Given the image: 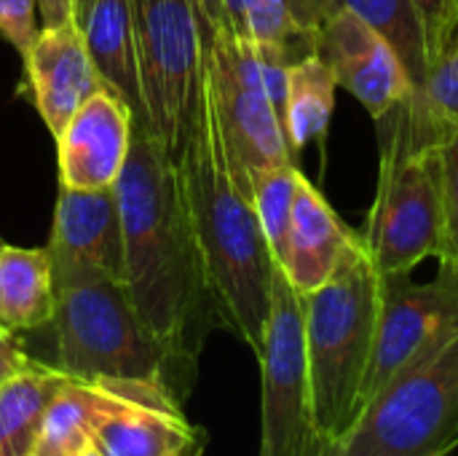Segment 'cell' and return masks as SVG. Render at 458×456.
<instances>
[{
    "label": "cell",
    "mask_w": 458,
    "mask_h": 456,
    "mask_svg": "<svg viewBox=\"0 0 458 456\" xmlns=\"http://www.w3.org/2000/svg\"><path fill=\"white\" fill-rule=\"evenodd\" d=\"M54 266L48 247L0 245V328L38 331L54 320Z\"/></svg>",
    "instance_id": "e0dca14e"
},
{
    "label": "cell",
    "mask_w": 458,
    "mask_h": 456,
    "mask_svg": "<svg viewBox=\"0 0 458 456\" xmlns=\"http://www.w3.org/2000/svg\"><path fill=\"white\" fill-rule=\"evenodd\" d=\"M91 443L105 456H185L201 446L180 409L140 406L107 417Z\"/></svg>",
    "instance_id": "ac0fdd59"
},
{
    "label": "cell",
    "mask_w": 458,
    "mask_h": 456,
    "mask_svg": "<svg viewBox=\"0 0 458 456\" xmlns=\"http://www.w3.org/2000/svg\"><path fill=\"white\" fill-rule=\"evenodd\" d=\"M381 169L376 199L360 234L381 277L411 274L427 258L445 255L440 140L445 129L419 94L376 121Z\"/></svg>",
    "instance_id": "3957f363"
},
{
    "label": "cell",
    "mask_w": 458,
    "mask_h": 456,
    "mask_svg": "<svg viewBox=\"0 0 458 456\" xmlns=\"http://www.w3.org/2000/svg\"><path fill=\"white\" fill-rule=\"evenodd\" d=\"M314 48L333 70L338 89H346L373 121L416 94V83L397 51L346 8H333L317 32Z\"/></svg>",
    "instance_id": "8fae6325"
},
{
    "label": "cell",
    "mask_w": 458,
    "mask_h": 456,
    "mask_svg": "<svg viewBox=\"0 0 458 456\" xmlns=\"http://www.w3.org/2000/svg\"><path fill=\"white\" fill-rule=\"evenodd\" d=\"M75 456H105V454H102L94 443H89V446H83V449H81Z\"/></svg>",
    "instance_id": "f546056e"
},
{
    "label": "cell",
    "mask_w": 458,
    "mask_h": 456,
    "mask_svg": "<svg viewBox=\"0 0 458 456\" xmlns=\"http://www.w3.org/2000/svg\"><path fill=\"white\" fill-rule=\"evenodd\" d=\"M427 113L448 132L458 126V35L432 59L427 81L416 89Z\"/></svg>",
    "instance_id": "603a6c76"
},
{
    "label": "cell",
    "mask_w": 458,
    "mask_h": 456,
    "mask_svg": "<svg viewBox=\"0 0 458 456\" xmlns=\"http://www.w3.org/2000/svg\"><path fill=\"white\" fill-rule=\"evenodd\" d=\"M207 97L220 126L233 180L252 199L255 175L295 164L282 116L260 89H252L233 73L212 38H207Z\"/></svg>",
    "instance_id": "30bf717a"
},
{
    "label": "cell",
    "mask_w": 458,
    "mask_h": 456,
    "mask_svg": "<svg viewBox=\"0 0 458 456\" xmlns=\"http://www.w3.org/2000/svg\"><path fill=\"white\" fill-rule=\"evenodd\" d=\"M145 126L169 156L185 151L207 97V22L196 0H131Z\"/></svg>",
    "instance_id": "8992f818"
},
{
    "label": "cell",
    "mask_w": 458,
    "mask_h": 456,
    "mask_svg": "<svg viewBox=\"0 0 458 456\" xmlns=\"http://www.w3.org/2000/svg\"><path fill=\"white\" fill-rule=\"evenodd\" d=\"M335 94L338 81L317 51H309L290 65L282 124L293 156L311 142L325 151L327 129L335 113Z\"/></svg>",
    "instance_id": "ffe728a7"
},
{
    "label": "cell",
    "mask_w": 458,
    "mask_h": 456,
    "mask_svg": "<svg viewBox=\"0 0 458 456\" xmlns=\"http://www.w3.org/2000/svg\"><path fill=\"white\" fill-rule=\"evenodd\" d=\"M301 177L303 172L295 164L274 167L252 177V207L258 212L274 261L282 258L287 245V231H290V218H293Z\"/></svg>",
    "instance_id": "7402d4cb"
},
{
    "label": "cell",
    "mask_w": 458,
    "mask_h": 456,
    "mask_svg": "<svg viewBox=\"0 0 458 456\" xmlns=\"http://www.w3.org/2000/svg\"><path fill=\"white\" fill-rule=\"evenodd\" d=\"M51 266L56 368L70 379L156 382L172 390L166 355L140 323L126 285L89 266Z\"/></svg>",
    "instance_id": "5b68a950"
},
{
    "label": "cell",
    "mask_w": 458,
    "mask_h": 456,
    "mask_svg": "<svg viewBox=\"0 0 458 456\" xmlns=\"http://www.w3.org/2000/svg\"><path fill=\"white\" fill-rule=\"evenodd\" d=\"M32 366V360L24 355V349L11 339V333L0 331V384H5L8 379H13L16 374L27 371Z\"/></svg>",
    "instance_id": "4316f807"
},
{
    "label": "cell",
    "mask_w": 458,
    "mask_h": 456,
    "mask_svg": "<svg viewBox=\"0 0 458 456\" xmlns=\"http://www.w3.org/2000/svg\"><path fill=\"white\" fill-rule=\"evenodd\" d=\"M456 333V261H440L437 277L432 282H413L411 274L381 277V304L373 360L365 384V409L411 363L454 339Z\"/></svg>",
    "instance_id": "9c48e42d"
},
{
    "label": "cell",
    "mask_w": 458,
    "mask_h": 456,
    "mask_svg": "<svg viewBox=\"0 0 458 456\" xmlns=\"http://www.w3.org/2000/svg\"><path fill=\"white\" fill-rule=\"evenodd\" d=\"M0 331H3V328H0Z\"/></svg>",
    "instance_id": "836d02e7"
},
{
    "label": "cell",
    "mask_w": 458,
    "mask_h": 456,
    "mask_svg": "<svg viewBox=\"0 0 458 456\" xmlns=\"http://www.w3.org/2000/svg\"><path fill=\"white\" fill-rule=\"evenodd\" d=\"M260 360V452L258 456H325L330 441L317 430L311 411L303 296L284 271L274 269L271 312Z\"/></svg>",
    "instance_id": "ba28073f"
},
{
    "label": "cell",
    "mask_w": 458,
    "mask_h": 456,
    "mask_svg": "<svg viewBox=\"0 0 458 456\" xmlns=\"http://www.w3.org/2000/svg\"><path fill=\"white\" fill-rule=\"evenodd\" d=\"M134 134L129 105L110 89H97L56 137L59 185L97 191L121 177Z\"/></svg>",
    "instance_id": "7c38bea8"
},
{
    "label": "cell",
    "mask_w": 458,
    "mask_h": 456,
    "mask_svg": "<svg viewBox=\"0 0 458 456\" xmlns=\"http://www.w3.org/2000/svg\"><path fill=\"white\" fill-rule=\"evenodd\" d=\"M0 245H3V239H0Z\"/></svg>",
    "instance_id": "d6a6232c"
},
{
    "label": "cell",
    "mask_w": 458,
    "mask_h": 456,
    "mask_svg": "<svg viewBox=\"0 0 458 456\" xmlns=\"http://www.w3.org/2000/svg\"><path fill=\"white\" fill-rule=\"evenodd\" d=\"M174 164L223 323L258 355L271 312L276 261L250 194L233 180L209 97H204L199 129Z\"/></svg>",
    "instance_id": "7a4b0ae2"
},
{
    "label": "cell",
    "mask_w": 458,
    "mask_h": 456,
    "mask_svg": "<svg viewBox=\"0 0 458 456\" xmlns=\"http://www.w3.org/2000/svg\"><path fill=\"white\" fill-rule=\"evenodd\" d=\"M445 456H448V454H445Z\"/></svg>",
    "instance_id": "e575fe53"
},
{
    "label": "cell",
    "mask_w": 458,
    "mask_h": 456,
    "mask_svg": "<svg viewBox=\"0 0 458 456\" xmlns=\"http://www.w3.org/2000/svg\"><path fill=\"white\" fill-rule=\"evenodd\" d=\"M458 433V333L400 376L325 456H445Z\"/></svg>",
    "instance_id": "52a82bcc"
},
{
    "label": "cell",
    "mask_w": 458,
    "mask_h": 456,
    "mask_svg": "<svg viewBox=\"0 0 458 456\" xmlns=\"http://www.w3.org/2000/svg\"><path fill=\"white\" fill-rule=\"evenodd\" d=\"M196 5H199L201 16H204V22H207L209 35H212V30L228 27V24H225V5H223V0H196Z\"/></svg>",
    "instance_id": "f1b7e54d"
},
{
    "label": "cell",
    "mask_w": 458,
    "mask_h": 456,
    "mask_svg": "<svg viewBox=\"0 0 458 456\" xmlns=\"http://www.w3.org/2000/svg\"><path fill=\"white\" fill-rule=\"evenodd\" d=\"M46 247L54 263L89 266L123 282V223L115 185L97 191L59 185Z\"/></svg>",
    "instance_id": "5bb4252c"
},
{
    "label": "cell",
    "mask_w": 458,
    "mask_h": 456,
    "mask_svg": "<svg viewBox=\"0 0 458 456\" xmlns=\"http://www.w3.org/2000/svg\"><path fill=\"white\" fill-rule=\"evenodd\" d=\"M360 245L341 215L330 207L322 191L303 175L298 183V196L290 218L287 245L276 266L284 271L290 285L309 296L322 288L344 263V258Z\"/></svg>",
    "instance_id": "9a60e30c"
},
{
    "label": "cell",
    "mask_w": 458,
    "mask_h": 456,
    "mask_svg": "<svg viewBox=\"0 0 458 456\" xmlns=\"http://www.w3.org/2000/svg\"><path fill=\"white\" fill-rule=\"evenodd\" d=\"M43 27H56L75 22V0H38Z\"/></svg>",
    "instance_id": "83f0119b"
},
{
    "label": "cell",
    "mask_w": 458,
    "mask_h": 456,
    "mask_svg": "<svg viewBox=\"0 0 458 456\" xmlns=\"http://www.w3.org/2000/svg\"><path fill=\"white\" fill-rule=\"evenodd\" d=\"M38 30V0H0V35L19 56L27 54Z\"/></svg>",
    "instance_id": "484cf974"
},
{
    "label": "cell",
    "mask_w": 458,
    "mask_h": 456,
    "mask_svg": "<svg viewBox=\"0 0 458 456\" xmlns=\"http://www.w3.org/2000/svg\"><path fill=\"white\" fill-rule=\"evenodd\" d=\"M185 456H201V446H196L193 452H188V454H185Z\"/></svg>",
    "instance_id": "1f68e13d"
},
{
    "label": "cell",
    "mask_w": 458,
    "mask_h": 456,
    "mask_svg": "<svg viewBox=\"0 0 458 456\" xmlns=\"http://www.w3.org/2000/svg\"><path fill=\"white\" fill-rule=\"evenodd\" d=\"M115 194L123 223V285L140 323L166 355L174 395L182 398L196 379L207 336L225 323L193 237L177 164L140 124Z\"/></svg>",
    "instance_id": "6da1fadb"
},
{
    "label": "cell",
    "mask_w": 458,
    "mask_h": 456,
    "mask_svg": "<svg viewBox=\"0 0 458 456\" xmlns=\"http://www.w3.org/2000/svg\"><path fill=\"white\" fill-rule=\"evenodd\" d=\"M67 379L56 366L32 363L0 384V456H35L46 411Z\"/></svg>",
    "instance_id": "d6986e66"
},
{
    "label": "cell",
    "mask_w": 458,
    "mask_h": 456,
    "mask_svg": "<svg viewBox=\"0 0 458 456\" xmlns=\"http://www.w3.org/2000/svg\"><path fill=\"white\" fill-rule=\"evenodd\" d=\"M35 456H70V454H62V452H54V449L38 446V452H35Z\"/></svg>",
    "instance_id": "4dcf8cb0"
},
{
    "label": "cell",
    "mask_w": 458,
    "mask_h": 456,
    "mask_svg": "<svg viewBox=\"0 0 458 456\" xmlns=\"http://www.w3.org/2000/svg\"><path fill=\"white\" fill-rule=\"evenodd\" d=\"M75 24L86 40V51L102 86L129 105L134 124L145 126L131 0H75Z\"/></svg>",
    "instance_id": "2e32d148"
},
{
    "label": "cell",
    "mask_w": 458,
    "mask_h": 456,
    "mask_svg": "<svg viewBox=\"0 0 458 456\" xmlns=\"http://www.w3.org/2000/svg\"><path fill=\"white\" fill-rule=\"evenodd\" d=\"M21 59L27 67L32 102L56 140L78 108L97 89H102L86 51V40L75 22L40 27Z\"/></svg>",
    "instance_id": "4fadbf2b"
},
{
    "label": "cell",
    "mask_w": 458,
    "mask_h": 456,
    "mask_svg": "<svg viewBox=\"0 0 458 456\" xmlns=\"http://www.w3.org/2000/svg\"><path fill=\"white\" fill-rule=\"evenodd\" d=\"M333 8H346L370 24L397 51L416 89L424 86L429 73L427 38L411 0H333Z\"/></svg>",
    "instance_id": "44dd1931"
},
{
    "label": "cell",
    "mask_w": 458,
    "mask_h": 456,
    "mask_svg": "<svg viewBox=\"0 0 458 456\" xmlns=\"http://www.w3.org/2000/svg\"><path fill=\"white\" fill-rule=\"evenodd\" d=\"M427 38V56L432 59L458 35V0H411Z\"/></svg>",
    "instance_id": "d4e9b609"
},
{
    "label": "cell",
    "mask_w": 458,
    "mask_h": 456,
    "mask_svg": "<svg viewBox=\"0 0 458 456\" xmlns=\"http://www.w3.org/2000/svg\"><path fill=\"white\" fill-rule=\"evenodd\" d=\"M443 215H445V255L440 261L458 263V126L440 140Z\"/></svg>",
    "instance_id": "cb8c5ba5"
},
{
    "label": "cell",
    "mask_w": 458,
    "mask_h": 456,
    "mask_svg": "<svg viewBox=\"0 0 458 456\" xmlns=\"http://www.w3.org/2000/svg\"><path fill=\"white\" fill-rule=\"evenodd\" d=\"M381 304V277L362 239L338 271L303 296L306 368L317 430L341 441L362 417Z\"/></svg>",
    "instance_id": "277c9868"
}]
</instances>
